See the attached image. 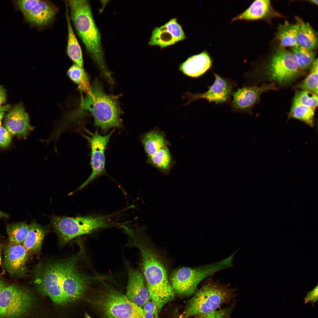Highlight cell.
I'll return each mask as SVG.
<instances>
[{"mask_svg":"<svg viewBox=\"0 0 318 318\" xmlns=\"http://www.w3.org/2000/svg\"><path fill=\"white\" fill-rule=\"evenodd\" d=\"M228 289L212 282L203 285L188 302L179 318L207 314L216 310L231 299Z\"/></svg>","mask_w":318,"mask_h":318,"instance_id":"8","label":"cell"},{"mask_svg":"<svg viewBox=\"0 0 318 318\" xmlns=\"http://www.w3.org/2000/svg\"><path fill=\"white\" fill-rule=\"evenodd\" d=\"M90 92L82 99L81 106L93 117L94 125L103 133L122 126L117 97L106 94L97 79L90 86Z\"/></svg>","mask_w":318,"mask_h":318,"instance_id":"4","label":"cell"},{"mask_svg":"<svg viewBox=\"0 0 318 318\" xmlns=\"http://www.w3.org/2000/svg\"><path fill=\"white\" fill-rule=\"evenodd\" d=\"M67 74L71 79L78 85L81 91L89 93L90 91L89 78L83 68L74 64L69 69Z\"/></svg>","mask_w":318,"mask_h":318,"instance_id":"29","label":"cell"},{"mask_svg":"<svg viewBox=\"0 0 318 318\" xmlns=\"http://www.w3.org/2000/svg\"><path fill=\"white\" fill-rule=\"evenodd\" d=\"M231 311V307L216 310L209 314L186 318H228Z\"/></svg>","mask_w":318,"mask_h":318,"instance_id":"33","label":"cell"},{"mask_svg":"<svg viewBox=\"0 0 318 318\" xmlns=\"http://www.w3.org/2000/svg\"><path fill=\"white\" fill-rule=\"evenodd\" d=\"M39 0H20L17 2V5L24 16L29 12L38 3Z\"/></svg>","mask_w":318,"mask_h":318,"instance_id":"35","label":"cell"},{"mask_svg":"<svg viewBox=\"0 0 318 318\" xmlns=\"http://www.w3.org/2000/svg\"><path fill=\"white\" fill-rule=\"evenodd\" d=\"M11 141V134L4 127H0V147H5L8 146Z\"/></svg>","mask_w":318,"mask_h":318,"instance_id":"36","label":"cell"},{"mask_svg":"<svg viewBox=\"0 0 318 318\" xmlns=\"http://www.w3.org/2000/svg\"><path fill=\"white\" fill-rule=\"evenodd\" d=\"M126 267L128 279L125 296L130 300L141 307L150 299L145 278L139 270L133 268L127 264Z\"/></svg>","mask_w":318,"mask_h":318,"instance_id":"16","label":"cell"},{"mask_svg":"<svg viewBox=\"0 0 318 318\" xmlns=\"http://www.w3.org/2000/svg\"><path fill=\"white\" fill-rule=\"evenodd\" d=\"M5 128L13 135L26 138L34 129L29 116L21 104L15 105L5 117Z\"/></svg>","mask_w":318,"mask_h":318,"instance_id":"17","label":"cell"},{"mask_svg":"<svg viewBox=\"0 0 318 318\" xmlns=\"http://www.w3.org/2000/svg\"><path fill=\"white\" fill-rule=\"evenodd\" d=\"M10 106L9 105H6L5 106H0V112H4L5 111L8 110L10 108Z\"/></svg>","mask_w":318,"mask_h":318,"instance_id":"40","label":"cell"},{"mask_svg":"<svg viewBox=\"0 0 318 318\" xmlns=\"http://www.w3.org/2000/svg\"><path fill=\"white\" fill-rule=\"evenodd\" d=\"M66 7V16L68 32L67 47V54L75 64L83 68V60L81 49L73 30L67 6Z\"/></svg>","mask_w":318,"mask_h":318,"instance_id":"25","label":"cell"},{"mask_svg":"<svg viewBox=\"0 0 318 318\" xmlns=\"http://www.w3.org/2000/svg\"><path fill=\"white\" fill-rule=\"evenodd\" d=\"M271 9V2L268 0H257L254 1L244 11L233 18L236 20L252 21L266 16Z\"/></svg>","mask_w":318,"mask_h":318,"instance_id":"21","label":"cell"},{"mask_svg":"<svg viewBox=\"0 0 318 318\" xmlns=\"http://www.w3.org/2000/svg\"><path fill=\"white\" fill-rule=\"evenodd\" d=\"M234 254L219 261L196 267H183L174 271L170 284L175 294L186 297L195 292L199 283L209 275L231 267Z\"/></svg>","mask_w":318,"mask_h":318,"instance_id":"6","label":"cell"},{"mask_svg":"<svg viewBox=\"0 0 318 318\" xmlns=\"http://www.w3.org/2000/svg\"><path fill=\"white\" fill-rule=\"evenodd\" d=\"M2 246L1 244L0 243V265H1V255L2 251Z\"/></svg>","mask_w":318,"mask_h":318,"instance_id":"43","label":"cell"},{"mask_svg":"<svg viewBox=\"0 0 318 318\" xmlns=\"http://www.w3.org/2000/svg\"><path fill=\"white\" fill-rule=\"evenodd\" d=\"M4 112H0V127H1V120L4 115Z\"/></svg>","mask_w":318,"mask_h":318,"instance_id":"42","label":"cell"},{"mask_svg":"<svg viewBox=\"0 0 318 318\" xmlns=\"http://www.w3.org/2000/svg\"><path fill=\"white\" fill-rule=\"evenodd\" d=\"M55 14V10L52 5L46 1L39 0L24 16L30 23L42 26L49 23L54 17Z\"/></svg>","mask_w":318,"mask_h":318,"instance_id":"19","label":"cell"},{"mask_svg":"<svg viewBox=\"0 0 318 318\" xmlns=\"http://www.w3.org/2000/svg\"><path fill=\"white\" fill-rule=\"evenodd\" d=\"M299 29L298 23L292 24L285 21L279 26L276 38L283 47H294L298 45L297 37Z\"/></svg>","mask_w":318,"mask_h":318,"instance_id":"26","label":"cell"},{"mask_svg":"<svg viewBox=\"0 0 318 318\" xmlns=\"http://www.w3.org/2000/svg\"><path fill=\"white\" fill-rule=\"evenodd\" d=\"M318 59L312 65L309 72L306 77L298 85L302 90L311 91L318 95Z\"/></svg>","mask_w":318,"mask_h":318,"instance_id":"31","label":"cell"},{"mask_svg":"<svg viewBox=\"0 0 318 318\" xmlns=\"http://www.w3.org/2000/svg\"><path fill=\"white\" fill-rule=\"evenodd\" d=\"M276 88L273 83L238 88L232 93V108L235 112L249 113L262 93L269 90L276 89Z\"/></svg>","mask_w":318,"mask_h":318,"instance_id":"14","label":"cell"},{"mask_svg":"<svg viewBox=\"0 0 318 318\" xmlns=\"http://www.w3.org/2000/svg\"><path fill=\"white\" fill-rule=\"evenodd\" d=\"M92 292L88 301L103 318H146L141 307L113 287L105 284Z\"/></svg>","mask_w":318,"mask_h":318,"instance_id":"5","label":"cell"},{"mask_svg":"<svg viewBox=\"0 0 318 318\" xmlns=\"http://www.w3.org/2000/svg\"><path fill=\"white\" fill-rule=\"evenodd\" d=\"M9 284L0 273V295L3 290Z\"/></svg>","mask_w":318,"mask_h":318,"instance_id":"39","label":"cell"},{"mask_svg":"<svg viewBox=\"0 0 318 318\" xmlns=\"http://www.w3.org/2000/svg\"><path fill=\"white\" fill-rule=\"evenodd\" d=\"M6 100V90L3 88L2 86L0 85V106L2 104L5 102Z\"/></svg>","mask_w":318,"mask_h":318,"instance_id":"38","label":"cell"},{"mask_svg":"<svg viewBox=\"0 0 318 318\" xmlns=\"http://www.w3.org/2000/svg\"><path fill=\"white\" fill-rule=\"evenodd\" d=\"M304 300L305 303L309 302L314 303L317 301V286L312 290L308 292L306 297L304 298Z\"/></svg>","mask_w":318,"mask_h":318,"instance_id":"37","label":"cell"},{"mask_svg":"<svg viewBox=\"0 0 318 318\" xmlns=\"http://www.w3.org/2000/svg\"><path fill=\"white\" fill-rule=\"evenodd\" d=\"M90 135L88 136L83 135L89 142L91 148V163L92 172L85 181L79 188L80 190L97 177L106 174L105 169V151L113 131L109 134L102 136L96 130L94 133L87 131Z\"/></svg>","mask_w":318,"mask_h":318,"instance_id":"11","label":"cell"},{"mask_svg":"<svg viewBox=\"0 0 318 318\" xmlns=\"http://www.w3.org/2000/svg\"><path fill=\"white\" fill-rule=\"evenodd\" d=\"M299 25L297 42L298 45L308 49L313 50L317 45V36L316 32L309 23H306L299 18H297Z\"/></svg>","mask_w":318,"mask_h":318,"instance_id":"23","label":"cell"},{"mask_svg":"<svg viewBox=\"0 0 318 318\" xmlns=\"http://www.w3.org/2000/svg\"><path fill=\"white\" fill-rule=\"evenodd\" d=\"M85 318H92L87 313L85 312Z\"/></svg>","mask_w":318,"mask_h":318,"instance_id":"45","label":"cell"},{"mask_svg":"<svg viewBox=\"0 0 318 318\" xmlns=\"http://www.w3.org/2000/svg\"><path fill=\"white\" fill-rule=\"evenodd\" d=\"M142 309L146 318H159V309L155 303L151 301L147 302Z\"/></svg>","mask_w":318,"mask_h":318,"instance_id":"34","label":"cell"},{"mask_svg":"<svg viewBox=\"0 0 318 318\" xmlns=\"http://www.w3.org/2000/svg\"><path fill=\"white\" fill-rule=\"evenodd\" d=\"M317 95L311 91L302 90L296 94L293 102L315 109L318 105Z\"/></svg>","mask_w":318,"mask_h":318,"instance_id":"32","label":"cell"},{"mask_svg":"<svg viewBox=\"0 0 318 318\" xmlns=\"http://www.w3.org/2000/svg\"><path fill=\"white\" fill-rule=\"evenodd\" d=\"M177 20L176 18H173L164 25L155 27L152 32L148 44L163 48L184 40L186 35Z\"/></svg>","mask_w":318,"mask_h":318,"instance_id":"13","label":"cell"},{"mask_svg":"<svg viewBox=\"0 0 318 318\" xmlns=\"http://www.w3.org/2000/svg\"><path fill=\"white\" fill-rule=\"evenodd\" d=\"M147 162L158 169L163 174L168 175L174 162L168 146H165L152 155L148 156Z\"/></svg>","mask_w":318,"mask_h":318,"instance_id":"24","label":"cell"},{"mask_svg":"<svg viewBox=\"0 0 318 318\" xmlns=\"http://www.w3.org/2000/svg\"><path fill=\"white\" fill-rule=\"evenodd\" d=\"M110 216L69 217L54 216L51 222L61 242L66 244L77 237L92 233L100 229L115 226V223L108 221Z\"/></svg>","mask_w":318,"mask_h":318,"instance_id":"7","label":"cell"},{"mask_svg":"<svg viewBox=\"0 0 318 318\" xmlns=\"http://www.w3.org/2000/svg\"><path fill=\"white\" fill-rule=\"evenodd\" d=\"M70 18L88 51L105 77L110 73L105 63L99 32L94 21L89 2L86 0H71L67 2Z\"/></svg>","mask_w":318,"mask_h":318,"instance_id":"3","label":"cell"},{"mask_svg":"<svg viewBox=\"0 0 318 318\" xmlns=\"http://www.w3.org/2000/svg\"><path fill=\"white\" fill-rule=\"evenodd\" d=\"M34 298L26 287L9 284L0 295V318H24L28 316L34 302Z\"/></svg>","mask_w":318,"mask_h":318,"instance_id":"9","label":"cell"},{"mask_svg":"<svg viewBox=\"0 0 318 318\" xmlns=\"http://www.w3.org/2000/svg\"><path fill=\"white\" fill-rule=\"evenodd\" d=\"M142 230L131 229L126 234L129 245L137 248L141 256L143 276L150 299L159 311L173 300L175 293L169 281L166 269L155 253L147 243Z\"/></svg>","mask_w":318,"mask_h":318,"instance_id":"2","label":"cell"},{"mask_svg":"<svg viewBox=\"0 0 318 318\" xmlns=\"http://www.w3.org/2000/svg\"><path fill=\"white\" fill-rule=\"evenodd\" d=\"M310 2L315 4L317 5L318 1L317 0H312L310 1Z\"/></svg>","mask_w":318,"mask_h":318,"instance_id":"44","label":"cell"},{"mask_svg":"<svg viewBox=\"0 0 318 318\" xmlns=\"http://www.w3.org/2000/svg\"><path fill=\"white\" fill-rule=\"evenodd\" d=\"M214 74L215 81L212 85L208 87L207 91L196 94L187 92L184 94L188 100V103L200 99H204L209 102H214L216 104L228 101L233 88V83L215 73Z\"/></svg>","mask_w":318,"mask_h":318,"instance_id":"15","label":"cell"},{"mask_svg":"<svg viewBox=\"0 0 318 318\" xmlns=\"http://www.w3.org/2000/svg\"><path fill=\"white\" fill-rule=\"evenodd\" d=\"M315 110L310 107L293 102L289 116L313 127Z\"/></svg>","mask_w":318,"mask_h":318,"instance_id":"28","label":"cell"},{"mask_svg":"<svg viewBox=\"0 0 318 318\" xmlns=\"http://www.w3.org/2000/svg\"><path fill=\"white\" fill-rule=\"evenodd\" d=\"M4 268L11 277H25L29 254L22 244L9 243L3 248Z\"/></svg>","mask_w":318,"mask_h":318,"instance_id":"12","label":"cell"},{"mask_svg":"<svg viewBox=\"0 0 318 318\" xmlns=\"http://www.w3.org/2000/svg\"><path fill=\"white\" fill-rule=\"evenodd\" d=\"M44 227L35 222L29 225V229L22 245L29 254L40 251L46 234Z\"/></svg>","mask_w":318,"mask_h":318,"instance_id":"22","label":"cell"},{"mask_svg":"<svg viewBox=\"0 0 318 318\" xmlns=\"http://www.w3.org/2000/svg\"><path fill=\"white\" fill-rule=\"evenodd\" d=\"M9 242L22 244L29 229V225L23 222L10 224L6 226Z\"/></svg>","mask_w":318,"mask_h":318,"instance_id":"27","label":"cell"},{"mask_svg":"<svg viewBox=\"0 0 318 318\" xmlns=\"http://www.w3.org/2000/svg\"><path fill=\"white\" fill-rule=\"evenodd\" d=\"M300 69H307L315 60V54L313 50L302 47L298 45L292 47Z\"/></svg>","mask_w":318,"mask_h":318,"instance_id":"30","label":"cell"},{"mask_svg":"<svg viewBox=\"0 0 318 318\" xmlns=\"http://www.w3.org/2000/svg\"><path fill=\"white\" fill-rule=\"evenodd\" d=\"M9 215L7 213L0 211V220L2 218H8Z\"/></svg>","mask_w":318,"mask_h":318,"instance_id":"41","label":"cell"},{"mask_svg":"<svg viewBox=\"0 0 318 318\" xmlns=\"http://www.w3.org/2000/svg\"><path fill=\"white\" fill-rule=\"evenodd\" d=\"M212 65V60L209 54L204 50L188 57L180 65L179 69L186 75L197 77L209 69Z\"/></svg>","mask_w":318,"mask_h":318,"instance_id":"18","label":"cell"},{"mask_svg":"<svg viewBox=\"0 0 318 318\" xmlns=\"http://www.w3.org/2000/svg\"><path fill=\"white\" fill-rule=\"evenodd\" d=\"M82 252L80 250L69 257L37 264L33 269V281L38 291L60 305L84 297L102 278L82 270L80 261Z\"/></svg>","mask_w":318,"mask_h":318,"instance_id":"1","label":"cell"},{"mask_svg":"<svg viewBox=\"0 0 318 318\" xmlns=\"http://www.w3.org/2000/svg\"><path fill=\"white\" fill-rule=\"evenodd\" d=\"M270 78L281 84H285L296 78L300 73L294 53L285 49L277 52L271 58L268 66Z\"/></svg>","mask_w":318,"mask_h":318,"instance_id":"10","label":"cell"},{"mask_svg":"<svg viewBox=\"0 0 318 318\" xmlns=\"http://www.w3.org/2000/svg\"><path fill=\"white\" fill-rule=\"evenodd\" d=\"M165 135L158 128L151 129L143 134L142 143L147 157L154 154L161 148L170 145Z\"/></svg>","mask_w":318,"mask_h":318,"instance_id":"20","label":"cell"}]
</instances>
